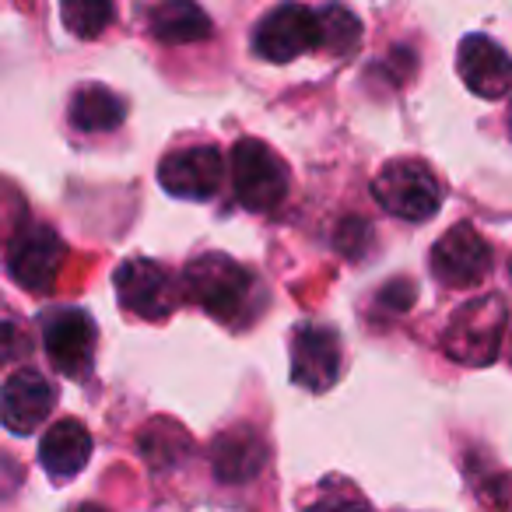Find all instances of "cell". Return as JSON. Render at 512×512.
Returning <instances> with one entry per match:
<instances>
[{
	"mask_svg": "<svg viewBox=\"0 0 512 512\" xmlns=\"http://www.w3.org/2000/svg\"><path fill=\"white\" fill-rule=\"evenodd\" d=\"M232 186L246 211H274L288 193V169L264 141H235L232 148Z\"/></svg>",
	"mask_w": 512,
	"mask_h": 512,
	"instance_id": "5b68a950",
	"label": "cell"
},
{
	"mask_svg": "<svg viewBox=\"0 0 512 512\" xmlns=\"http://www.w3.org/2000/svg\"><path fill=\"white\" fill-rule=\"evenodd\" d=\"M456 74L477 99H502L512 92V57L495 43V39L467 36L456 50Z\"/></svg>",
	"mask_w": 512,
	"mask_h": 512,
	"instance_id": "7c38bea8",
	"label": "cell"
},
{
	"mask_svg": "<svg viewBox=\"0 0 512 512\" xmlns=\"http://www.w3.org/2000/svg\"><path fill=\"white\" fill-rule=\"evenodd\" d=\"M99 330L85 309H53L43 316V348L57 372L71 379H85L95 362Z\"/></svg>",
	"mask_w": 512,
	"mask_h": 512,
	"instance_id": "8992f818",
	"label": "cell"
},
{
	"mask_svg": "<svg viewBox=\"0 0 512 512\" xmlns=\"http://www.w3.org/2000/svg\"><path fill=\"white\" fill-rule=\"evenodd\" d=\"M309 50H323L320 11L302 8V4H281L256 22L253 53L267 64H292Z\"/></svg>",
	"mask_w": 512,
	"mask_h": 512,
	"instance_id": "277c9868",
	"label": "cell"
},
{
	"mask_svg": "<svg viewBox=\"0 0 512 512\" xmlns=\"http://www.w3.org/2000/svg\"><path fill=\"white\" fill-rule=\"evenodd\" d=\"M183 288L211 320L239 327L253 302L256 278L228 253H200L186 264Z\"/></svg>",
	"mask_w": 512,
	"mask_h": 512,
	"instance_id": "6da1fadb",
	"label": "cell"
},
{
	"mask_svg": "<svg viewBox=\"0 0 512 512\" xmlns=\"http://www.w3.org/2000/svg\"><path fill=\"white\" fill-rule=\"evenodd\" d=\"M509 274H512V264H509Z\"/></svg>",
	"mask_w": 512,
	"mask_h": 512,
	"instance_id": "d4e9b609",
	"label": "cell"
},
{
	"mask_svg": "<svg viewBox=\"0 0 512 512\" xmlns=\"http://www.w3.org/2000/svg\"><path fill=\"white\" fill-rule=\"evenodd\" d=\"M123 116H127V102L102 85L78 88L71 95V106H67V120L81 134H106V130L120 127Z\"/></svg>",
	"mask_w": 512,
	"mask_h": 512,
	"instance_id": "e0dca14e",
	"label": "cell"
},
{
	"mask_svg": "<svg viewBox=\"0 0 512 512\" xmlns=\"http://www.w3.org/2000/svg\"><path fill=\"white\" fill-rule=\"evenodd\" d=\"M306 512H372V505L365 502L351 484L334 477V481L320 484V491H316L313 502L306 505Z\"/></svg>",
	"mask_w": 512,
	"mask_h": 512,
	"instance_id": "ffe728a7",
	"label": "cell"
},
{
	"mask_svg": "<svg viewBox=\"0 0 512 512\" xmlns=\"http://www.w3.org/2000/svg\"><path fill=\"white\" fill-rule=\"evenodd\" d=\"M148 29L158 43L183 46L211 36V18L190 0H169V4H158V8L148 11Z\"/></svg>",
	"mask_w": 512,
	"mask_h": 512,
	"instance_id": "2e32d148",
	"label": "cell"
},
{
	"mask_svg": "<svg viewBox=\"0 0 512 512\" xmlns=\"http://www.w3.org/2000/svg\"><path fill=\"white\" fill-rule=\"evenodd\" d=\"M341 376V341L330 327L302 323L292 334V383L309 393H327Z\"/></svg>",
	"mask_w": 512,
	"mask_h": 512,
	"instance_id": "30bf717a",
	"label": "cell"
},
{
	"mask_svg": "<svg viewBox=\"0 0 512 512\" xmlns=\"http://www.w3.org/2000/svg\"><path fill=\"white\" fill-rule=\"evenodd\" d=\"M379 309H390V313H407L414 306V285L407 278H397L376 295Z\"/></svg>",
	"mask_w": 512,
	"mask_h": 512,
	"instance_id": "7402d4cb",
	"label": "cell"
},
{
	"mask_svg": "<svg viewBox=\"0 0 512 512\" xmlns=\"http://www.w3.org/2000/svg\"><path fill=\"white\" fill-rule=\"evenodd\" d=\"M323 22V50L334 53V57H348L358 43H362V22L351 15L348 8H320Z\"/></svg>",
	"mask_w": 512,
	"mask_h": 512,
	"instance_id": "d6986e66",
	"label": "cell"
},
{
	"mask_svg": "<svg viewBox=\"0 0 512 512\" xmlns=\"http://www.w3.org/2000/svg\"><path fill=\"white\" fill-rule=\"evenodd\" d=\"M113 285H116L120 306L127 309L130 316H141V320H151V323L172 316V309H176V302H179L176 281H172L169 271L158 267L155 260H127V264H120Z\"/></svg>",
	"mask_w": 512,
	"mask_h": 512,
	"instance_id": "ba28073f",
	"label": "cell"
},
{
	"mask_svg": "<svg viewBox=\"0 0 512 512\" xmlns=\"http://www.w3.org/2000/svg\"><path fill=\"white\" fill-rule=\"evenodd\" d=\"M74 512H106V509H99V505H78Z\"/></svg>",
	"mask_w": 512,
	"mask_h": 512,
	"instance_id": "603a6c76",
	"label": "cell"
},
{
	"mask_svg": "<svg viewBox=\"0 0 512 512\" xmlns=\"http://www.w3.org/2000/svg\"><path fill=\"white\" fill-rule=\"evenodd\" d=\"M225 165H221L218 148L211 144H193V148H179L162 158L158 165V183L169 190L172 197L183 200H207L218 193Z\"/></svg>",
	"mask_w": 512,
	"mask_h": 512,
	"instance_id": "8fae6325",
	"label": "cell"
},
{
	"mask_svg": "<svg viewBox=\"0 0 512 512\" xmlns=\"http://www.w3.org/2000/svg\"><path fill=\"white\" fill-rule=\"evenodd\" d=\"M60 18H64V29H71V36L99 39L102 29L116 18V11L113 4H102V0H64Z\"/></svg>",
	"mask_w": 512,
	"mask_h": 512,
	"instance_id": "ac0fdd59",
	"label": "cell"
},
{
	"mask_svg": "<svg viewBox=\"0 0 512 512\" xmlns=\"http://www.w3.org/2000/svg\"><path fill=\"white\" fill-rule=\"evenodd\" d=\"M509 134H512V109H509Z\"/></svg>",
	"mask_w": 512,
	"mask_h": 512,
	"instance_id": "cb8c5ba5",
	"label": "cell"
},
{
	"mask_svg": "<svg viewBox=\"0 0 512 512\" xmlns=\"http://www.w3.org/2000/svg\"><path fill=\"white\" fill-rule=\"evenodd\" d=\"M267 463V442L260 432L239 425L232 432L218 435L211 446V467L221 484H246L253 481Z\"/></svg>",
	"mask_w": 512,
	"mask_h": 512,
	"instance_id": "5bb4252c",
	"label": "cell"
},
{
	"mask_svg": "<svg viewBox=\"0 0 512 512\" xmlns=\"http://www.w3.org/2000/svg\"><path fill=\"white\" fill-rule=\"evenodd\" d=\"M57 393L50 379L36 369H18L4 383V425L15 435H29L53 414Z\"/></svg>",
	"mask_w": 512,
	"mask_h": 512,
	"instance_id": "4fadbf2b",
	"label": "cell"
},
{
	"mask_svg": "<svg viewBox=\"0 0 512 512\" xmlns=\"http://www.w3.org/2000/svg\"><path fill=\"white\" fill-rule=\"evenodd\" d=\"M92 456V435L78 418H60L39 442V463L53 481H71Z\"/></svg>",
	"mask_w": 512,
	"mask_h": 512,
	"instance_id": "9a60e30c",
	"label": "cell"
},
{
	"mask_svg": "<svg viewBox=\"0 0 512 512\" xmlns=\"http://www.w3.org/2000/svg\"><path fill=\"white\" fill-rule=\"evenodd\" d=\"M369 242H372V228H369V221H362V218H348L341 225V232H337V246H341V253H348L351 260H358V256L369 249Z\"/></svg>",
	"mask_w": 512,
	"mask_h": 512,
	"instance_id": "44dd1931",
	"label": "cell"
},
{
	"mask_svg": "<svg viewBox=\"0 0 512 512\" xmlns=\"http://www.w3.org/2000/svg\"><path fill=\"white\" fill-rule=\"evenodd\" d=\"M67 260V246L53 228L25 225L8 242V274L25 292H46Z\"/></svg>",
	"mask_w": 512,
	"mask_h": 512,
	"instance_id": "52a82bcc",
	"label": "cell"
},
{
	"mask_svg": "<svg viewBox=\"0 0 512 512\" xmlns=\"http://www.w3.org/2000/svg\"><path fill=\"white\" fill-rule=\"evenodd\" d=\"M432 274L449 288H474L491 271V246L463 221L432 246Z\"/></svg>",
	"mask_w": 512,
	"mask_h": 512,
	"instance_id": "9c48e42d",
	"label": "cell"
},
{
	"mask_svg": "<svg viewBox=\"0 0 512 512\" xmlns=\"http://www.w3.org/2000/svg\"><path fill=\"white\" fill-rule=\"evenodd\" d=\"M505 323H509V313L498 295H481L467 302L446 327V355L460 365H491L502 351Z\"/></svg>",
	"mask_w": 512,
	"mask_h": 512,
	"instance_id": "7a4b0ae2",
	"label": "cell"
},
{
	"mask_svg": "<svg viewBox=\"0 0 512 512\" xmlns=\"http://www.w3.org/2000/svg\"><path fill=\"white\" fill-rule=\"evenodd\" d=\"M372 193L393 218L404 221H428L442 207L439 179L418 158H397V162L383 165V172L372 179Z\"/></svg>",
	"mask_w": 512,
	"mask_h": 512,
	"instance_id": "3957f363",
	"label": "cell"
}]
</instances>
